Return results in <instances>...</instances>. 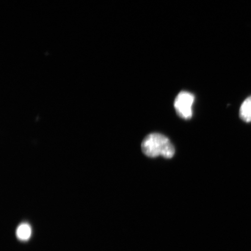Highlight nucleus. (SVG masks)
Segmentation results:
<instances>
[{
    "label": "nucleus",
    "mask_w": 251,
    "mask_h": 251,
    "mask_svg": "<svg viewBox=\"0 0 251 251\" xmlns=\"http://www.w3.org/2000/svg\"><path fill=\"white\" fill-rule=\"evenodd\" d=\"M141 149L144 154L150 158L162 156L165 158H171L175 153V147L170 140L159 133L148 135L141 144Z\"/></svg>",
    "instance_id": "f257e3e1"
},
{
    "label": "nucleus",
    "mask_w": 251,
    "mask_h": 251,
    "mask_svg": "<svg viewBox=\"0 0 251 251\" xmlns=\"http://www.w3.org/2000/svg\"><path fill=\"white\" fill-rule=\"evenodd\" d=\"M195 97L193 94L181 92L176 98L174 106L178 116L184 119H190L193 116L192 106Z\"/></svg>",
    "instance_id": "f03ea898"
},
{
    "label": "nucleus",
    "mask_w": 251,
    "mask_h": 251,
    "mask_svg": "<svg viewBox=\"0 0 251 251\" xmlns=\"http://www.w3.org/2000/svg\"><path fill=\"white\" fill-rule=\"evenodd\" d=\"M240 117L244 122H251V96L248 97L241 105Z\"/></svg>",
    "instance_id": "7ed1b4c3"
},
{
    "label": "nucleus",
    "mask_w": 251,
    "mask_h": 251,
    "mask_svg": "<svg viewBox=\"0 0 251 251\" xmlns=\"http://www.w3.org/2000/svg\"><path fill=\"white\" fill-rule=\"evenodd\" d=\"M17 236L22 241H26L31 236V230L30 226L26 224L20 225L17 230Z\"/></svg>",
    "instance_id": "20e7f679"
}]
</instances>
